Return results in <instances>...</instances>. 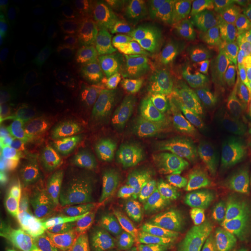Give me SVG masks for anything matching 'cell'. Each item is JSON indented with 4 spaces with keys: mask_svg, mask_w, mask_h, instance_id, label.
<instances>
[{
    "mask_svg": "<svg viewBox=\"0 0 251 251\" xmlns=\"http://www.w3.org/2000/svg\"><path fill=\"white\" fill-rule=\"evenodd\" d=\"M96 58V40L72 24L49 28L37 51L33 86L47 121L65 130L77 117L84 75Z\"/></svg>",
    "mask_w": 251,
    "mask_h": 251,
    "instance_id": "obj_1",
    "label": "cell"
},
{
    "mask_svg": "<svg viewBox=\"0 0 251 251\" xmlns=\"http://www.w3.org/2000/svg\"><path fill=\"white\" fill-rule=\"evenodd\" d=\"M224 47L202 28H179L161 47V63L172 77H207L224 63Z\"/></svg>",
    "mask_w": 251,
    "mask_h": 251,
    "instance_id": "obj_5",
    "label": "cell"
},
{
    "mask_svg": "<svg viewBox=\"0 0 251 251\" xmlns=\"http://www.w3.org/2000/svg\"><path fill=\"white\" fill-rule=\"evenodd\" d=\"M137 244L142 251H191L186 235L163 219L144 221L137 228Z\"/></svg>",
    "mask_w": 251,
    "mask_h": 251,
    "instance_id": "obj_6",
    "label": "cell"
},
{
    "mask_svg": "<svg viewBox=\"0 0 251 251\" xmlns=\"http://www.w3.org/2000/svg\"><path fill=\"white\" fill-rule=\"evenodd\" d=\"M235 186L240 200L251 207V119L235 149Z\"/></svg>",
    "mask_w": 251,
    "mask_h": 251,
    "instance_id": "obj_7",
    "label": "cell"
},
{
    "mask_svg": "<svg viewBox=\"0 0 251 251\" xmlns=\"http://www.w3.org/2000/svg\"><path fill=\"white\" fill-rule=\"evenodd\" d=\"M19 193L14 186H9L7 181H0V228L7 230L9 226L14 224V219L19 214Z\"/></svg>",
    "mask_w": 251,
    "mask_h": 251,
    "instance_id": "obj_9",
    "label": "cell"
},
{
    "mask_svg": "<svg viewBox=\"0 0 251 251\" xmlns=\"http://www.w3.org/2000/svg\"><path fill=\"white\" fill-rule=\"evenodd\" d=\"M42 124L35 86L12 63L0 68V181L24 196L37 177Z\"/></svg>",
    "mask_w": 251,
    "mask_h": 251,
    "instance_id": "obj_2",
    "label": "cell"
},
{
    "mask_svg": "<svg viewBox=\"0 0 251 251\" xmlns=\"http://www.w3.org/2000/svg\"><path fill=\"white\" fill-rule=\"evenodd\" d=\"M42 2L2 0L0 2V51L2 61L26 75L33 84L37 51L42 45Z\"/></svg>",
    "mask_w": 251,
    "mask_h": 251,
    "instance_id": "obj_4",
    "label": "cell"
},
{
    "mask_svg": "<svg viewBox=\"0 0 251 251\" xmlns=\"http://www.w3.org/2000/svg\"><path fill=\"white\" fill-rule=\"evenodd\" d=\"M5 251H45V244L35 235H21L5 247Z\"/></svg>",
    "mask_w": 251,
    "mask_h": 251,
    "instance_id": "obj_10",
    "label": "cell"
},
{
    "mask_svg": "<svg viewBox=\"0 0 251 251\" xmlns=\"http://www.w3.org/2000/svg\"><path fill=\"white\" fill-rule=\"evenodd\" d=\"M202 251H251V224L247 219L230 221Z\"/></svg>",
    "mask_w": 251,
    "mask_h": 251,
    "instance_id": "obj_8",
    "label": "cell"
},
{
    "mask_svg": "<svg viewBox=\"0 0 251 251\" xmlns=\"http://www.w3.org/2000/svg\"><path fill=\"white\" fill-rule=\"evenodd\" d=\"M158 137L181 165L214 175L230 149V121L221 109L179 105L163 117Z\"/></svg>",
    "mask_w": 251,
    "mask_h": 251,
    "instance_id": "obj_3",
    "label": "cell"
},
{
    "mask_svg": "<svg viewBox=\"0 0 251 251\" xmlns=\"http://www.w3.org/2000/svg\"><path fill=\"white\" fill-rule=\"evenodd\" d=\"M81 251H114V249H107V247H86V249Z\"/></svg>",
    "mask_w": 251,
    "mask_h": 251,
    "instance_id": "obj_11",
    "label": "cell"
}]
</instances>
